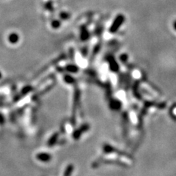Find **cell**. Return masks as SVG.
I'll return each instance as SVG.
<instances>
[{"instance_id": "1", "label": "cell", "mask_w": 176, "mask_h": 176, "mask_svg": "<svg viewBox=\"0 0 176 176\" xmlns=\"http://www.w3.org/2000/svg\"><path fill=\"white\" fill-rule=\"evenodd\" d=\"M89 129H90V125L88 123L83 124L82 126H81L79 129H77L76 130L74 131V134H73V137L74 140H79L81 137V136L84 133L87 132Z\"/></svg>"}, {"instance_id": "2", "label": "cell", "mask_w": 176, "mask_h": 176, "mask_svg": "<svg viewBox=\"0 0 176 176\" xmlns=\"http://www.w3.org/2000/svg\"><path fill=\"white\" fill-rule=\"evenodd\" d=\"M37 159L39 160V161H42V162H49L51 160V156L50 154H46V153H40V154H38V155L36 156Z\"/></svg>"}, {"instance_id": "3", "label": "cell", "mask_w": 176, "mask_h": 176, "mask_svg": "<svg viewBox=\"0 0 176 176\" xmlns=\"http://www.w3.org/2000/svg\"><path fill=\"white\" fill-rule=\"evenodd\" d=\"M19 35L16 33H12L9 35L8 41L11 44H16L19 41Z\"/></svg>"}, {"instance_id": "4", "label": "cell", "mask_w": 176, "mask_h": 176, "mask_svg": "<svg viewBox=\"0 0 176 176\" xmlns=\"http://www.w3.org/2000/svg\"><path fill=\"white\" fill-rule=\"evenodd\" d=\"M121 103L118 101H112L110 103V108L112 110H115V111L120 109L121 108Z\"/></svg>"}, {"instance_id": "5", "label": "cell", "mask_w": 176, "mask_h": 176, "mask_svg": "<svg viewBox=\"0 0 176 176\" xmlns=\"http://www.w3.org/2000/svg\"><path fill=\"white\" fill-rule=\"evenodd\" d=\"M58 136H59V135H58V134H57V133L56 134H54V135H52V136H51V137L49 139V142H48V145H49V147H51V146H53L54 145H55L57 142Z\"/></svg>"}, {"instance_id": "6", "label": "cell", "mask_w": 176, "mask_h": 176, "mask_svg": "<svg viewBox=\"0 0 176 176\" xmlns=\"http://www.w3.org/2000/svg\"><path fill=\"white\" fill-rule=\"evenodd\" d=\"M74 170V166L73 164H69L65 169V172H64L63 176H71Z\"/></svg>"}, {"instance_id": "7", "label": "cell", "mask_w": 176, "mask_h": 176, "mask_svg": "<svg viewBox=\"0 0 176 176\" xmlns=\"http://www.w3.org/2000/svg\"><path fill=\"white\" fill-rule=\"evenodd\" d=\"M32 90H33V88H32V87L26 86L22 89V90H21V93L24 94V95H25V94H27L28 92H31Z\"/></svg>"}, {"instance_id": "8", "label": "cell", "mask_w": 176, "mask_h": 176, "mask_svg": "<svg viewBox=\"0 0 176 176\" xmlns=\"http://www.w3.org/2000/svg\"><path fill=\"white\" fill-rule=\"evenodd\" d=\"M45 8H46V9H47V10H52V5H51V2H49L46 3Z\"/></svg>"}, {"instance_id": "9", "label": "cell", "mask_w": 176, "mask_h": 176, "mask_svg": "<svg viewBox=\"0 0 176 176\" xmlns=\"http://www.w3.org/2000/svg\"><path fill=\"white\" fill-rule=\"evenodd\" d=\"M51 25H52V26L54 28H57L58 26H60V22H59L58 21H53Z\"/></svg>"}, {"instance_id": "10", "label": "cell", "mask_w": 176, "mask_h": 176, "mask_svg": "<svg viewBox=\"0 0 176 176\" xmlns=\"http://www.w3.org/2000/svg\"><path fill=\"white\" fill-rule=\"evenodd\" d=\"M3 123H4V117L2 115H0V123L1 124H3Z\"/></svg>"}, {"instance_id": "11", "label": "cell", "mask_w": 176, "mask_h": 176, "mask_svg": "<svg viewBox=\"0 0 176 176\" xmlns=\"http://www.w3.org/2000/svg\"><path fill=\"white\" fill-rule=\"evenodd\" d=\"M1 78H2V73L0 72V79H1Z\"/></svg>"}]
</instances>
